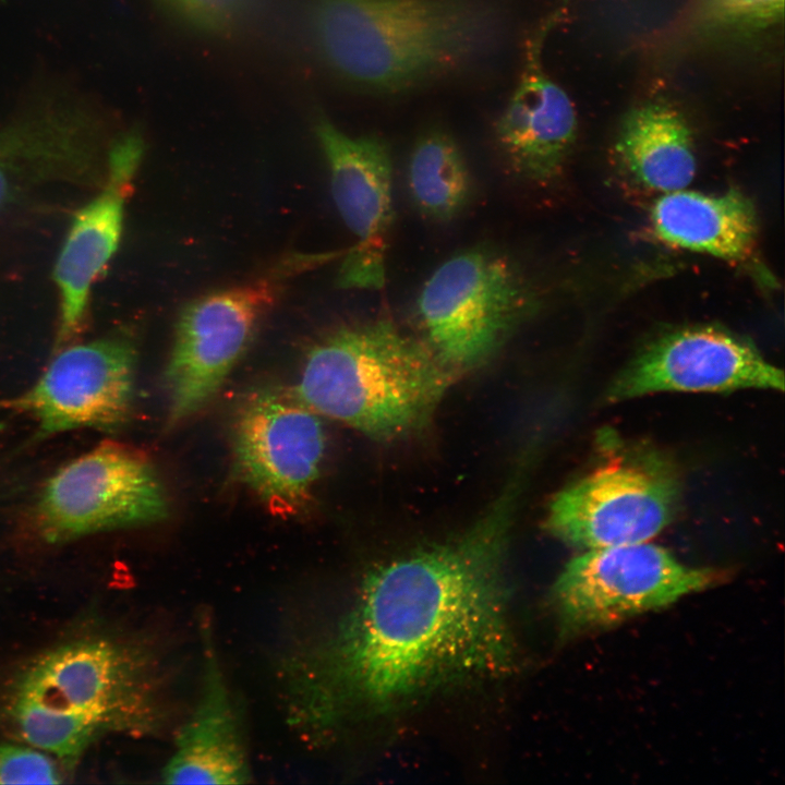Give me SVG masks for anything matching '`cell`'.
Listing matches in <instances>:
<instances>
[{
	"label": "cell",
	"instance_id": "obj_1",
	"mask_svg": "<svg viewBox=\"0 0 785 785\" xmlns=\"http://www.w3.org/2000/svg\"><path fill=\"white\" fill-rule=\"evenodd\" d=\"M530 464L520 454L461 534L369 575L331 642L292 663L293 722L315 729L349 705L384 710L452 680L506 669L514 643L503 564Z\"/></svg>",
	"mask_w": 785,
	"mask_h": 785
},
{
	"label": "cell",
	"instance_id": "obj_2",
	"mask_svg": "<svg viewBox=\"0 0 785 785\" xmlns=\"http://www.w3.org/2000/svg\"><path fill=\"white\" fill-rule=\"evenodd\" d=\"M317 58L346 84L394 94L494 52L506 33L495 0H311Z\"/></svg>",
	"mask_w": 785,
	"mask_h": 785
},
{
	"label": "cell",
	"instance_id": "obj_3",
	"mask_svg": "<svg viewBox=\"0 0 785 785\" xmlns=\"http://www.w3.org/2000/svg\"><path fill=\"white\" fill-rule=\"evenodd\" d=\"M157 664L144 649L107 637L68 641L15 678L4 715L17 737L75 765L110 733L148 734L164 724Z\"/></svg>",
	"mask_w": 785,
	"mask_h": 785
},
{
	"label": "cell",
	"instance_id": "obj_4",
	"mask_svg": "<svg viewBox=\"0 0 785 785\" xmlns=\"http://www.w3.org/2000/svg\"><path fill=\"white\" fill-rule=\"evenodd\" d=\"M457 375L422 340L377 318L316 340L295 394L321 416L391 443L427 427Z\"/></svg>",
	"mask_w": 785,
	"mask_h": 785
},
{
	"label": "cell",
	"instance_id": "obj_5",
	"mask_svg": "<svg viewBox=\"0 0 785 785\" xmlns=\"http://www.w3.org/2000/svg\"><path fill=\"white\" fill-rule=\"evenodd\" d=\"M534 289L507 255L474 246L430 275L414 303L422 341L458 374L487 362L534 312Z\"/></svg>",
	"mask_w": 785,
	"mask_h": 785
},
{
	"label": "cell",
	"instance_id": "obj_6",
	"mask_svg": "<svg viewBox=\"0 0 785 785\" xmlns=\"http://www.w3.org/2000/svg\"><path fill=\"white\" fill-rule=\"evenodd\" d=\"M341 255L290 254L254 280L185 304L164 374L167 427L184 422L215 397L291 278Z\"/></svg>",
	"mask_w": 785,
	"mask_h": 785
},
{
	"label": "cell",
	"instance_id": "obj_7",
	"mask_svg": "<svg viewBox=\"0 0 785 785\" xmlns=\"http://www.w3.org/2000/svg\"><path fill=\"white\" fill-rule=\"evenodd\" d=\"M169 512L165 487L137 449L104 440L62 464L44 483L33 517L49 543L153 523Z\"/></svg>",
	"mask_w": 785,
	"mask_h": 785
},
{
	"label": "cell",
	"instance_id": "obj_8",
	"mask_svg": "<svg viewBox=\"0 0 785 785\" xmlns=\"http://www.w3.org/2000/svg\"><path fill=\"white\" fill-rule=\"evenodd\" d=\"M715 580L714 571L642 542L583 550L558 576L553 597L564 628L575 632L665 607Z\"/></svg>",
	"mask_w": 785,
	"mask_h": 785
},
{
	"label": "cell",
	"instance_id": "obj_9",
	"mask_svg": "<svg viewBox=\"0 0 785 785\" xmlns=\"http://www.w3.org/2000/svg\"><path fill=\"white\" fill-rule=\"evenodd\" d=\"M678 492L663 461L619 458L557 492L545 523L554 536L580 550L649 542L672 521Z\"/></svg>",
	"mask_w": 785,
	"mask_h": 785
},
{
	"label": "cell",
	"instance_id": "obj_10",
	"mask_svg": "<svg viewBox=\"0 0 785 785\" xmlns=\"http://www.w3.org/2000/svg\"><path fill=\"white\" fill-rule=\"evenodd\" d=\"M136 348L122 334L58 350L32 386L0 400V411L24 414L36 436L122 425L134 398Z\"/></svg>",
	"mask_w": 785,
	"mask_h": 785
},
{
	"label": "cell",
	"instance_id": "obj_11",
	"mask_svg": "<svg viewBox=\"0 0 785 785\" xmlns=\"http://www.w3.org/2000/svg\"><path fill=\"white\" fill-rule=\"evenodd\" d=\"M321 415L297 394L258 392L233 428L235 469L271 515L300 512L312 496L326 449Z\"/></svg>",
	"mask_w": 785,
	"mask_h": 785
},
{
	"label": "cell",
	"instance_id": "obj_12",
	"mask_svg": "<svg viewBox=\"0 0 785 785\" xmlns=\"http://www.w3.org/2000/svg\"><path fill=\"white\" fill-rule=\"evenodd\" d=\"M315 133L329 169L334 203L354 237V244L341 256L337 285L381 289L394 219L388 146L374 134L348 135L325 117L317 119Z\"/></svg>",
	"mask_w": 785,
	"mask_h": 785
},
{
	"label": "cell",
	"instance_id": "obj_13",
	"mask_svg": "<svg viewBox=\"0 0 785 785\" xmlns=\"http://www.w3.org/2000/svg\"><path fill=\"white\" fill-rule=\"evenodd\" d=\"M744 388L784 390V373L754 345L713 326L662 335L613 381L611 401L660 391L724 392Z\"/></svg>",
	"mask_w": 785,
	"mask_h": 785
},
{
	"label": "cell",
	"instance_id": "obj_14",
	"mask_svg": "<svg viewBox=\"0 0 785 785\" xmlns=\"http://www.w3.org/2000/svg\"><path fill=\"white\" fill-rule=\"evenodd\" d=\"M143 155L144 140L138 131L114 138L108 146L98 193L71 221L53 268L60 298L59 348L80 333L92 287L119 246L125 204Z\"/></svg>",
	"mask_w": 785,
	"mask_h": 785
},
{
	"label": "cell",
	"instance_id": "obj_15",
	"mask_svg": "<svg viewBox=\"0 0 785 785\" xmlns=\"http://www.w3.org/2000/svg\"><path fill=\"white\" fill-rule=\"evenodd\" d=\"M108 146L97 121L82 112H40L10 124L0 132V215L53 183L98 189Z\"/></svg>",
	"mask_w": 785,
	"mask_h": 785
},
{
	"label": "cell",
	"instance_id": "obj_16",
	"mask_svg": "<svg viewBox=\"0 0 785 785\" xmlns=\"http://www.w3.org/2000/svg\"><path fill=\"white\" fill-rule=\"evenodd\" d=\"M548 16L526 44L517 85L495 124L497 145L515 173L546 183L564 166L577 135V112L568 94L547 74L542 60Z\"/></svg>",
	"mask_w": 785,
	"mask_h": 785
},
{
	"label": "cell",
	"instance_id": "obj_17",
	"mask_svg": "<svg viewBox=\"0 0 785 785\" xmlns=\"http://www.w3.org/2000/svg\"><path fill=\"white\" fill-rule=\"evenodd\" d=\"M201 628L200 696L176 734L161 780L166 784L251 783L253 773L242 717L219 664L208 621Z\"/></svg>",
	"mask_w": 785,
	"mask_h": 785
},
{
	"label": "cell",
	"instance_id": "obj_18",
	"mask_svg": "<svg viewBox=\"0 0 785 785\" xmlns=\"http://www.w3.org/2000/svg\"><path fill=\"white\" fill-rule=\"evenodd\" d=\"M651 220L662 241L727 262H747L757 246L756 208L736 189L718 195L686 189L664 193L653 205Z\"/></svg>",
	"mask_w": 785,
	"mask_h": 785
},
{
	"label": "cell",
	"instance_id": "obj_19",
	"mask_svg": "<svg viewBox=\"0 0 785 785\" xmlns=\"http://www.w3.org/2000/svg\"><path fill=\"white\" fill-rule=\"evenodd\" d=\"M616 150L639 183L663 194L686 189L696 174L687 122L677 110L663 102L649 101L628 112Z\"/></svg>",
	"mask_w": 785,
	"mask_h": 785
},
{
	"label": "cell",
	"instance_id": "obj_20",
	"mask_svg": "<svg viewBox=\"0 0 785 785\" xmlns=\"http://www.w3.org/2000/svg\"><path fill=\"white\" fill-rule=\"evenodd\" d=\"M407 185L413 205L430 220L446 222L464 209L471 198V173L449 134L432 130L420 136L407 165Z\"/></svg>",
	"mask_w": 785,
	"mask_h": 785
},
{
	"label": "cell",
	"instance_id": "obj_21",
	"mask_svg": "<svg viewBox=\"0 0 785 785\" xmlns=\"http://www.w3.org/2000/svg\"><path fill=\"white\" fill-rule=\"evenodd\" d=\"M184 26L207 35H227L244 20L253 0H156Z\"/></svg>",
	"mask_w": 785,
	"mask_h": 785
},
{
	"label": "cell",
	"instance_id": "obj_22",
	"mask_svg": "<svg viewBox=\"0 0 785 785\" xmlns=\"http://www.w3.org/2000/svg\"><path fill=\"white\" fill-rule=\"evenodd\" d=\"M699 15L710 26L758 31L784 15V0H698Z\"/></svg>",
	"mask_w": 785,
	"mask_h": 785
},
{
	"label": "cell",
	"instance_id": "obj_23",
	"mask_svg": "<svg viewBox=\"0 0 785 785\" xmlns=\"http://www.w3.org/2000/svg\"><path fill=\"white\" fill-rule=\"evenodd\" d=\"M56 758L33 746L0 744V784H58Z\"/></svg>",
	"mask_w": 785,
	"mask_h": 785
}]
</instances>
